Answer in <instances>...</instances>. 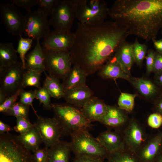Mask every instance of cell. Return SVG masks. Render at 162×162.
I'll return each instance as SVG.
<instances>
[{
  "instance_id": "1",
  "label": "cell",
  "mask_w": 162,
  "mask_h": 162,
  "mask_svg": "<svg viewBox=\"0 0 162 162\" xmlns=\"http://www.w3.org/2000/svg\"><path fill=\"white\" fill-rule=\"evenodd\" d=\"M74 44L70 50L72 64L88 76L98 71L130 35L114 21L96 26L78 22Z\"/></svg>"
},
{
  "instance_id": "2",
  "label": "cell",
  "mask_w": 162,
  "mask_h": 162,
  "mask_svg": "<svg viewBox=\"0 0 162 162\" xmlns=\"http://www.w3.org/2000/svg\"><path fill=\"white\" fill-rule=\"evenodd\" d=\"M108 15L130 35L153 41L162 28V0H116Z\"/></svg>"
},
{
  "instance_id": "3",
  "label": "cell",
  "mask_w": 162,
  "mask_h": 162,
  "mask_svg": "<svg viewBox=\"0 0 162 162\" xmlns=\"http://www.w3.org/2000/svg\"><path fill=\"white\" fill-rule=\"evenodd\" d=\"M54 117L57 121L63 136H70L78 131L88 130L91 123L84 116L80 110L65 104H52Z\"/></svg>"
},
{
  "instance_id": "4",
  "label": "cell",
  "mask_w": 162,
  "mask_h": 162,
  "mask_svg": "<svg viewBox=\"0 0 162 162\" xmlns=\"http://www.w3.org/2000/svg\"><path fill=\"white\" fill-rule=\"evenodd\" d=\"M70 136L69 142L74 156H86L104 160L106 159L108 153L88 130H80Z\"/></svg>"
},
{
  "instance_id": "5",
  "label": "cell",
  "mask_w": 162,
  "mask_h": 162,
  "mask_svg": "<svg viewBox=\"0 0 162 162\" xmlns=\"http://www.w3.org/2000/svg\"><path fill=\"white\" fill-rule=\"evenodd\" d=\"M109 8L103 0H77L76 19L82 24L90 26L105 22Z\"/></svg>"
},
{
  "instance_id": "6",
  "label": "cell",
  "mask_w": 162,
  "mask_h": 162,
  "mask_svg": "<svg viewBox=\"0 0 162 162\" xmlns=\"http://www.w3.org/2000/svg\"><path fill=\"white\" fill-rule=\"evenodd\" d=\"M0 162H34L32 154L17 136L9 132L0 135Z\"/></svg>"
},
{
  "instance_id": "7",
  "label": "cell",
  "mask_w": 162,
  "mask_h": 162,
  "mask_svg": "<svg viewBox=\"0 0 162 162\" xmlns=\"http://www.w3.org/2000/svg\"><path fill=\"white\" fill-rule=\"evenodd\" d=\"M43 48L45 71L49 75L63 80L72 67L70 51Z\"/></svg>"
},
{
  "instance_id": "8",
  "label": "cell",
  "mask_w": 162,
  "mask_h": 162,
  "mask_svg": "<svg viewBox=\"0 0 162 162\" xmlns=\"http://www.w3.org/2000/svg\"><path fill=\"white\" fill-rule=\"evenodd\" d=\"M77 0H58L49 20L55 29L70 30L76 19Z\"/></svg>"
},
{
  "instance_id": "9",
  "label": "cell",
  "mask_w": 162,
  "mask_h": 162,
  "mask_svg": "<svg viewBox=\"0 0 162 162\" xmlns=\"http://www.w3.org/2000/svg\"><path fill=\"white\" fill-rule=\"evenodd\" d=\"M25 17L23 34L28 38L40 40L51 31L48 16L38 9L27 12Z\"/></svg>"
},
{
  "instance_id": "10",
  "label": "cell",
  "mask_w": 162,
  "mask_h": 162,
  "mask_svg": "<svg viewBox=\"0 0 162 162\" xmlns=\"http://www.w3.org/2000/svg\"><path fill=\"white\" fill-rule=\"evenodd\" d=\"M25 69L21 62L16 63L5 68L0 72V90L8 97L14 94L22 88Z\"/></svg>"
},
{
  "instance_id": "11",
  "label": "cell",
  "mask_w": 162,
  "mask_h": 162,
  "mask_svg": "<svg viewBox=\"0 0 162 162\" xmlns=\"http://www.w3.org/2000/svg\"><path fill=\"white\" fill-rule=\"evenodd\" d=\"M125 147L136 153L149 138L144 125L134 118L121 130Z\"/></svg>"
},
{
  "instance_id": "12",
  "label": "cell",
  "mask_w": 162,
  "mask_h": 162,
  "mask_svg": "<svg viewBox=\"0 0 162 162\" xmlns=\"http://www.w3.org/2000/svg\"><path fill=\"white\" fill-rule=\"evenodd\" d=\"M0 16L8 31L14 35H22L24 32L25 16L13 4H1Z\"/></svg>"
},
{
  "instance_id": "13",
  "label": "cell",
  "mask_w": 162,
  "mask_h": 162,
  "mask_svg": "<svg viewBox=\"0 0 162 162\" xmlns=\"http://www.w3.org/2000/svg\"><path fill=\"white\" fill-rule=\"evenodd\" d=\"M33 124L38 130L45 147L47 148L55 144L63 136L59 124L54 117L38 116Z\"/></svg>"
},
{
  "instance_id": "14",
  "label": "cell",
  "mask_w": 162,
  "mask_h": 162,
  "mask_svg": "<svg viewBox=\"0 0 162 162\" xmlns=\"http://www.w3.org/2000/svg\"><path fill=\"white\" fill-rule=\"evenodd\" d=\"M75 39L74 33L70 30L54 29L44 38L42 46L46 49L60 51H70Z\"/></svg>"
},
{
  "instance_id": "15",
  "label": "cell",
  "mask_w": 162,
  "mask_h": 162,
  "mask_svg": "<svg viewBox=\"0 0 162 162\" xmlns=\"http://www.w3.org/2000/svg\"><path fill=\"white\" fill-rule=\"evenodd\" d=\"M162 149V131L149 136L136 153L141 162H153Z\"/></svg>"
},
{
  "instance_id": "16",
  "label": "cell",
  "mask_w": 162,
  "mask_h": 162,
  "mask_svg": "<svg viewBox=\"0 0 162 162\" xmlns=\"http://www.w3.org/2000/svg\"><path fill=\"white\" fill-rule=\"evenodd\" d=\"M85 117L90 122H100L108 111V105L98 97L88 99L80 109Z\"/></svg>"
},
{
  "instance_id": "17",
  "label": "cell",
  "mask_w": 162,
  "mask_h": 162,
  "mask_svg": "<svg viewBox=\"0 0 162 162\" xmlns=\"http://www.w3.org/2000/svg\"><path fill=\"white\" fill-rule=\"evenodd\" d=\"M96 139L108 153L115 152L125 147L121 131H112L108 129L101 133Z\"/></svg>"
},
{
  "instance_id": "18",
  "label": "cell",
  "mask_w": 162,
  "mask_h": 162,
  "mask_svg": "<svg viewBox=\"0 0 162 162\" xmlns=\"http://www.w3.org/2000/svg\"><path fill=\"white\" fill-rule=\"evenodd\" d=\"M118 107L108 105V111L100 122L108 129L121 131L128 123L127 116Z\"/></svg>"
},
{
  "instance_id": "19",
  "label": "cell",
  "mask_w": 162,
  "mask_h": 162,
  "mask_svg": "<svg viewBox=\"0 0 162 162\" xmlns=\"http://www.w3.org/2000/svg\"><path fill=\"white\" fill-rule=\"evenodd\" d=\"M94 93L86 84L77 86L64 92L63 98L66 103L80 109L93 96Z\"/></svg>"
},
{
  "instance_id": "20",
  "label": "cell",
  "mask_w": 162,
  "mask_h": 162,
  "mask_svg": "<svg viewBox=\"0 0 162 162\" xmlns=\"http://www.w3.org/2000/svg\"><path fill=\"white\" fill-rule=\"evenodd\" d=\"M99 75L104 79H123L129 81L130 77L113 55L98 70Z\"/></svg>"
},
{
  "instance_id": "21",
  "label": "cell",
  "mask_w": 162,
  "mask_h": 162,
  "mask_svg": "<svg viewBox=\"0 0 162 162\" xmlns=\"http://www.w3.org/2000/svg\"><path fill=\"white\" fill-rule=\"evenodd\" d=\"M71 152L69 142L60 140L48 148L46 162H70Z\"/></svg>"
},
{
  "instance_id": "22",
  "label": "cell",
  "mask_w": 162,
  "mask_h": 162,
  "mask_svg": "<svg viewBox=\"0 0 162 162\" xmlns=\"http://www.w3.org/2000/svg\"><path fill=\"white\" fill-rule=\"evenodd\" d=\"M25 69H31L45 72L44 57L42 46L40 40H37L36 44L33 50L27 54L25 59Z\"/></svg>"
},
{
  "instance_id": "23",
  "label": "cell",
  "mask_w": 162,
  "mask_h": 162,
  "mask_svg": "<svg viewBox=\"0 0 162 162\" xmlns=\"http://www.w3.org/2000/svg\"><path fill=\"white\" fill-rule=\"evenodd\" d=\"M132 44L126 40L124 41L118 46L113 54L125 72L129 75L132 65L135 62Z\"/></svg>"
},
{
  "instance_id": "24",
  "label": "cell",
  "mask_w": 162,
  "mask_h": 162,
  "mask_svg": "<svg viewBox=\"0 0 162 162\" xmlns=\"http://www.w3.org/2000/svg\"><path fill=\"white\" fill-rule=\"evenodd\" d=\"M87 74L80 67L74 65L62 83L64 91L72 88L86 84Z\"/></svg>"
},
{
  "instance_id": "25",
  "label": "cell",
  "mask_w": 162,
  "mask_h": 162,
  "mask_svg": "<svg viewBox=\"0 0 162 162\" xmlns=\"http://www.w3.org/2000/svg\"><path fill=\"white\" fill-rule=\"evenodd\" d=\"M17 53L11 43L0 44V72L18 62Z\"/></svg>"
},
{
  "instance_id": "26",
  "label": "cell",
  "mask_w": 162,
  "mask_h": 162,
  "mask_svg": "<svg viewBox=\"0 0 162 162\" xmlns=\"http://www.w3.org/2000/svg\"><path fill=\"white\" fill-rule=\"evenodd\" d=\"M17 136L27 149L33 152L39 148L43 142L40 135L34 125L26 133Z\"/></svg>"
},
{
  "instance_id": "27",
  "label": "cell",
  "mask_w": 162,
  "mask_h": 162,
  "mask_svg": "<svg viewBox=\"0 0 162 162\" xmlns=\"http://www.w3.org/2000/svg\"><path fill=\"white\" fill-rule=\"evenodd\" d=\"M143 96L151 98L156 94L157 88L150 81L143 78H130L129 81Z\"/></svg>"
},
{
  "instance_id": "28",
  "label": "cell",
  "mask_w": 162,
  "mask_h": 162,
  "mask_svg": "<svg viewBox=\"0 0 162 162\" xmlns=\"http://www.w3.org/2000/svg\"><path fill=\"white\" fill-rule=\"evenodd\" d=\"M106 162H141L137 154L125 146L115 152L108 153Z\"/></svg>"
},
{
  "instance_id": "29",
  "label": "cell",
  "mask_w": 162,
  "mask_h": 162,
  "mask_svg": "<svg viewBox=\"0 0 162 162\" xmlns=\"http://www.w3.org/2000/svg\"><path fill=\"white\" fill-rule=\"evenodd\" d=\"M46 78L43 86L45 87L51 98L59 99L63 98L64 90L59 80L46 74L45 72Z\"/></svg>"
},
{
  "instance_id": "30",
  "label": "cell",
  "mask_w": 162,
  "mask_h": 162,
  "mask_svg": "<svg viewBox=\"0 0 162 162\" xmlns=\"http://www.w3.org/2000/svg\"><path fill=\"white\" fill-rule=\"evenodd\" d=\"M41 72L31 69H26L24 72L22 82L23 89L28 87H34L39 88L41 87L40 78Z\"/></svg>"
},
{
  "instance_id": "31",
  "label": "cell",
  "mask_w": 162,
  "mask_h": 162,
  "mask_svg": "<svg viewBox=\"0 0 162 162\" xmlns=\"http://www.w3.org/2000/svg\"><path fill=\"white\" fill-rule=\"evenodd\" d=\"M136 97L135 94L121 93L118 100V107L127 112H131L134 108Z\"/></svg>"
},
{
  "instance_id": "32",
  "label": "cell",
  "mask_w": 162,
  "mask_h": 162,
  "mask_svg": "<svg viewBox=\"0 0 162 162\" xmlns=\"http://www.w3.org/2000/svg\"><path fill=\"white\" fill-rule=\"evenodd\" d=\"M19 41L16 51L19 55L23 68L25 69V59L27 52L32 47L34 40L32 38H23L22 35Z\"/></svg>"
},
{
  "instance_id": "33",
  "label": "cell",
  "mask_w": 162,
  "mask_h": 162,
  "mask_svg": "<svg viewBox=\"0 0 162 162\" xmlns=\"http://www.w3.org/2000/svg\"><path fill=\"white\" fill-rule=\"evenodd\" d=\"M148 46L145 44L140 43L137 38L132 44V50L135 62L138 65H140L147 52Z\"/></svg>"
},
{
  "instance_id": "34",
  "label": "cell",
  "mask_w": 162,
  "mask_h": 162,
  "mask_svg": "<svg viewBox=\"0 0 162 162\" xmlns=\"http://www.w3.org/2000/svg\"><path fill=\"white\" fill-rule=\"evenodd\" d=\"M29 107L22 104L19 101L16 102L10 109L3 114L16 117H23L28 119Z\"/></svg>"
},
{
  "instance_id": "35",
  "label": "cell",
  "mask_w": 162,
  "mask_h": 162,
  "mask_svg": "<svg viewBox=\"0 0 162 162\" xmlns=\"http://www.w3.org/2000/svg\"><path fill=\"white\" fill-rule=\"evenodd\" d=\"M34 91L36 98L39 100L44 109L47 110H52V103L50 101L51 97L45 87L43 86Z\"/></svg>"
},
{
  "instance_id": "36",
  "label": "cell",
  "mask_w": 162,
  "mask_h": 162,
  "mask_svg": "<svg viewBox=\"0 0 162 162\" xmlns=\"http://www.w3.org/2000/svg\"><path fill=\"white\" fill-rule=\"evenodd\" d=\"M16 123L14 129L20 134H24L34 126L28 119L25 117L18 116L16 117Z\"/></svg>"
},
{
  "instance_id": "37",
  "label": "cell",
  "mask_w": 162,
  "mask_h": 162,
  "mask_svg": "<svg viewBox=\"0 0 162 162\" xmlns=\"http://www.w3.org/2000/svg\"><path fill=\"white\" fill-rule=\"evenodd\" d=\"M58 0H38V9L48 16L52 13Z\"/></svg>"
},
{
  "instance_id": "38",
  "label": "cell",
  "mask_w": 162,
  "mask_h": 162,
  "mask_svg": "<svg viewBox=\"0 0 162 162\" xmlns=\"http://www.w3.org/2000/svg\"><path fill=\"white\" fill-rule=\"evenodd\" d=\"M20 96L19 102L25 105L31 106L37 117L38 116L33 107L32 104L34 99L36 98L34 90L26 91L23 89L22 91Z\"/></svg>"
},
{
  "instance_id": "39",
  "label": "cell",
  "mask_w": 162,
  "mask_h": 162,
  "mask_svg": "<svg viewBox=\"0 0 162 162\" xmlns=\"http://www.w3.org/2000/svg\"><path fill=\"white\" fill-rule=\"evenodd\" d=\"M23 89H19L14 94L7 98L5 101L0 105V112L3 113L10 109L16 102L20 94Z\"/></svg>"
},
{
  "instance_id": "40",
  "label": "cell",
  "mask_w": 162,
  "mask_h": 162,
  "mask_svg": "<svg viewBox=\"0 0 162 162\" xmlns=\"http://www.w3.org/2000/svg\"><path fill=\"white\" fill-rule=\"evenodd\" d=\"M147 122L150 127L158 128L162 125V115L156 112L153 113L148 116Z\"/></svg>"
},
{
  "instance_id": "41",
  "label": "cell",
  "mask_w": 162,
  "mask_h": 162,
  "mask_svg": "<svg viewBox=\"0 0 162 162\" xmlns=\"http://www.w3.org/2000/svg\"><path fill=\"white\" fill-rule=\"evenodd\" d=\"M10 2L15 5L23 8L29 12L32 11V8L37 5L38 0H12Z\"/></svg>"
},
{
  "instance_id": "42",
  "label": "cell",
  "mask_w": 162,
  "mask_h": 162,
  "mask_svg": "<svg viewBox=\"0 0 162 162\" xmlns=\"http://www.w3.org/2000/svg\"><path fill=\"white\" fill-rule=\"evenodd\" d=\"M48 148L46 147L39 148L32 154L34 162H46Z\"/></svg>"
},
{
  "instance_id": "43",
  "label": "cell",
  "mask_w": 162,
  "mask_h": 162,
  "mask_svg": "<svg viewBox=\"0 0 162 162\" xmlns=\"http://www.w3.org/2000/svg\"><path fill=\"white\" fill-rule=\"evenodd\" d=\"M156 52L152 49L147 51V55L145 57L147 72L149 74L153 72L154 63Z\"/></svg>"
},
{
  "instance_id": "44",
  "label": "cell",
  "mask_w": 162,
  "mask_h": 162,
  "mask_svg": "<svg viewBox=\"0 0 162 162\" xmlns=\"http://www.w3.org/2000/svg\"><path fill=\"white\" fill-rule=\"evenodd\" d=\"M71 162H105L104 160L92 157L81 156H74Z\"/></svg>"
},
{
  "instance_id": "45",
  "label": "cell",
  "mask_w": 162,
  "mask_h": 162,
  "mask_svg": "<svg viewBox=\"0 0 162 162\" xmlns=\"http://www.w3.org/2000/svg\"><path fill=\"white\" fill-rule=\"evenodd\" d=\"M162 71V54L156 52L153 72L155 73Z\"/></svg>"
},
{
  "instance_id": "46",
  "label": "cell",
  "mask_w": 162,
  "mask_h": 162,
  "mask_svg": "<svg viewBox=\"0 0 162 162\" xmlns=\"http://www.w3.org/2000/svg\"><path fill=\"white\" fill-rule=\"evenodd\" d=\"M13 130V129L9 125L4 123L1 120L0 121V135L5 133H8Z\"/></svg>"
},
{
  "instance_id": "47",
  "label": "cell",
  "mask_w": 162,
  "mask_h": 162,
  "mask_svg": "<svg viewBox=\"0 0 162 162\" xmlns=\"http://www.w3.org/2000/svg\"><path fill=\"white\" fill-rule=\"evenodd\" d=\"M153 45L156 52L162 54V38L153 41Z\"/></svg>"
},
{
  "instance_id": "48",
  "label": "cell",
  "mask_w": 162,
  "mask_h": 162,
  "mask_svg": "<svg viewBox=\"0 0 162 162\" xmlns=\"http://www.w3.org/2000/svg\"><path fill=\"white\" fill-rule=\"evenodd\" d=\"M155 107L156 112L162 115V98L155 103Z\"/></svg>"
},
{
  "instance_id": "49",
  "label": "cell",
  "mask_w": 162,
  "mask_h": 162,
  "mask_svg": "<svg viewBox=\"0 0 162 162\" xmlns=\"http://www.w3.org/2000/svg\"><path fill=\"white\" fill-rule=\"evenodd\" d=\"M156 81L157 83L162 87V71L155 73Z\"/></svg>"
},
{
  "instance_id": "50",
  "label": "cell",
  "mask_w": 162,
  "mask_h": 162,
  "mask_svg": "<svg viewBox=\"0 0 162 162\" xmlns=\"http://www.w3.org/2000/svg\"><path fill=\"white\" fill-rule=\"evenodd\" d=\"M7 98L6 95L2 91L0 90V105L3 104Z\"/></svg>"
},
{
  "instance_id": "51",
  "label": "cell",
  "mask_w": 162,
  "mask_h": 162,
  "mask_svg": "<svg viewBox=\"0 0 162 162\" xmlns=\"http://www.w3.org/2000/svg\"><path fill=\"white\" fill-rule=\"evenodd\" d=\"M153 162H162V149Z\"/></svg>"
},
{
  "instance_id": "52",
  "label": "cell",
  "mask_w": 162,
  "mask_h": 162,
  "mask_svg": "<svg viewBox=\"0 0 162 162\" xmlns=\"http://www.w3.org/2000/svg\"><path fill=\"white\" fill-rule=\"evenodd\" d=\"M161 34H162V29H161Z\"/></svg>"
}]
</instances>
